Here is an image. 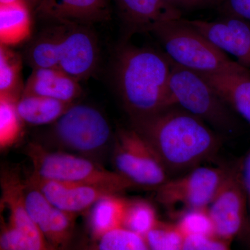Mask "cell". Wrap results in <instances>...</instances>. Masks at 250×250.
<instances>
[{
	"mask_svg": "<svg viewBox=\"0 0 250 250\" xmlns=\"http://www.w3.org/2000/svg\"><path fill=\"white\" fill-rule=\"evenodd\" d=\"M131 123L159 156L170 178L201 166L223 144L221 134L177 105L131 119Z\"/></svg>",
	"mask_w": 250,
	"mask_h": 250,
	"instance_id": "1",
	"label": "cell"
},
{
	"mask_svg": "<svg viewBox=\"0 0 250 250\" xmlns=\"http://www.w3.org/2000/svg\"><path fill=\"white\" fill-rule=\"evenodd\" d=\"M172 61L148 47L124 45L116 62L117 88L131 119L155 114L170 106Z\"/></svg>",
	"mask_w": 250,
	"mask_h": 250,
	"instance_id": "2",
	"label": "cell"
},
{
	"mask_svg": "<svg viewBox=\"0 0 250 250\" xmlns=\"http://www.w3.org/2000/svg\"><path fill=\"white\" fill-rule=\"evenodd\" d=\"M151 33L159 40L168 58L179 66L199 73L249 70L231 61L226 53L192 27L188 20L181 18L161 23Z\"/></svg>",
	"mask_w": 250,
	"mask_h": 250,
	"instance_id": "3",
	"label": "cell"
},
{
	"mask_svg": "<svg viewBox=\"0 0 250 250\" xmlns=\"http://www.w3.org/2000/svg\"><path fill=\"white\" fill-rule=\"evenodd\" d=\"M26 154L32 164L33 175L44 180L99 186L117 194L135 188L116 171L78 154L51 150L39 143H29Z\"/></svg>",
	"mask_w": 250,
	"mask_h": 250,
	"instance_id": "4",
	"label": "cell"
},
{
	"mask_svg": "<svg viewBox=\"0 0 250 250\" xmlns=\"http://www.w3.org/2000/svg\"><path fill=\"white\" fill-rule=\"evenodd\" d=\"M172 62L169 82L171 106H180L219 134L232 132L236 128V121L231 108L213 87L197 72Z\"/></svg>",
	"mask_w": 250,
	"mask_h": 250,
	"instance_id": "5",
	"label": "cell"
},
{
	"mask_svg": "<svg viewBox=\"0 0 250 250\" xmlns=\"http://www.w3.org/2000/svg\"><path fill=\"white\" fill-rule=\"evenodd\" d=\"M50 135L62 151L96 161L97 156L114 140L111 125L103 113L81 104H74L52 124Z\"/></svg>",
	"mask_w": 250,
	"mask_h": 250,
	"instance_id": "6",
	"label": "cell"
},
{
	"mask_svg": "<svg viewBox=\"0 0 250 250\" xmlns=\"http://www.w3.org/2000/svg\"><path fill=\"white\" fill-rule=\"evenodd\" d=\"M0 181V250H55L26 209L24 181L19 173L3 170Z\"/></svg>",
	"mask_w": 250,
	"mask_h": 250,
	"instance_id": "7",
	"label": "cell"
},
{
	"mask_svg": "<svg viewBox=\"0 0 250 250\" xmlns=\"http://www.w3.org/2000/svg\"><path fill=\"white\" fill-rule=\"evenodd\" d=\"M115 171L135 187L154 190L170 176L152 147L132 128L118 129L113 141Z\"/></svg>",
	"mask_w": 250,
	"mask_h": 250,
	"instance_id": "8",
	"label": "cell"
},
{
	"mask_svg": "<svg viewBox=\"0 0 250 250\" xmlns=\"http://www.w3.org/2000/svg\"><path fill=\"white\" fill-rule=\"evenodd\" d=\"M228 167L202 166L167 179L154 189L156 201L167 208L208 207L221 185Z\"/></svg>",
	"mask_w": 250,
	"mask_h": 250,
	"instance_id": "9",
	"label": "cell"
},
{
	"mask_svg": "<svg viewBox=\"0 0 250 250\" xmlns=\"http://www.w3.org/2000/svg\"><path fill=\"white\" fill-rule=\"evenodd\" d=\"M208 210L215 236L220 239L230 241L244 228L248 220V206L240 161L228 167Z\"/></svg>",
	"mask_w": 250,
	"mask_h": 250,
	"instance_id": "10",
	"label": "cell"
},
{
	"mask_svg": "<svg viewBox=\"0 0 250 250\" xmlns=\"http://www.w3.org/2000/svg\"><path fill=\"white\" fill-rule=\"evenodd\" d=\"M59 31L58 67L79 82L91 76L98 66L99 48L90 26L57 22Z\"/></svg>",
	"mask_w": 250,
	"mask_h": 250,
	"instance_id": "11",
	"label": "cell"
},
{
	"mask_svg": "<svg viewBox=\"0 0 250 250\" xmlns=\"http://www.w3.org/2000/svg\"><path fill=\"white\" fill-rule=\"evenodd\" d=\"M24 182V205L31 220L54 250H65L73 236L77 215L54 207L29 179Z\"/></svg>",
	"mask_w": 250,
	"mask_h": 250,
	"instance_id": "12",
	"label": "cell"
},
{
	"mask_svg": "<svg viewBox=\"0 0 250 250\" xmlns=\"http://www.w3.org/2000/svg\"><path fill=\"white\" fill-rule=\"evenodd\" d=\"M188 22L218 49L236 57L238 63L250 70V22L229 14L214 21L188 20Z\"/></svg>",
	"mask_w": 250,
	"mask_h": 250,
	"instance_id": "13",
	"label": "cell"
},
{
	"mask_svg": "<svg viewBox=\"0 0 250 250\" xmlns=\"http://www.w3.org/2000/svg\"><path fill=\"white\" fill-rule=\"evenodd\" d=\"M28 179L54 207L77 215L89 210L95 202L105 195H119L99 186L44 180L32 174Z\"/></svg>",
	"mask_w": 250,
	"mask_h": 250,
	"instance_id": "14",
	"label": "cell"
},
{
	"mask_svg": "<svg viewBox=\"0 0 250 250\" xmlns=\"http://www.w3.org/2000/svg\"><path fill=\"white\" fill-rule=\"evenodd\" d=\"M111 0H41L36 11L53 22L90 26L111 19Z\"/></svg>",
	"mask_w": 250,
	"mask_h": 250,
	"instance_id": "15",
	"label": "cell"
},
{
	"mask_svg": "<svg viewBox=\"0 0 250 250\" xmlns=\"http://www.w3.org/2000/svg\"><path fill=\"white\" fill-rule=\"evenodd\" d=\"M127 37L152 32L161 23L181 19L182 11L164 0H114Z\"/></svg>",
	"mask_w": 250,
	"mask_h": 250,
	"instance_id": "16",
	"label": "cell"
},
{
	"mask_svg": "<svg viewBox=\"0 0 250 250\" xmlns=\"http://www.w3.org/2000/svg\"><path fill=\"white\" fill-rule=\"evenodd\" d=\"M22 94L75 104L82 95V88L78 81L59 69L36 68L33 69Z\"/></svg>",
	"mask_w": 250,
	"mask_h": 250,
	"instance_id": "17",
	"label": "cell"
},
{
	"mask_svg": "<svg viewBox=\"0 0 250 250\" xmlns=\"http://www.w3.org/2000/svg\"><path fill=\"white\" fill-rule=\"evenodd\" d=\"M199 74L213 87L229 107L250 124V70L243 72Z\"/></svg>",
	"mask_w": 250,
	"mask_h": 250,
	"instance_id": "18",
	"label": "cell"
},
{
	"mask_svg": "<svg viewBox=\"0 0 250 250\" xmlns=\"http://www.w3.org/2000/svg\"><path fill=\"white\" fill-rule=\"evenodd\" d=\"M31 9L23 1L0 4L1 45H16L30 37L32 29Z\"/></svg>",
	"mask_w": 250,
	"mask_h": 250,
	"instance_id": "19",
	"label": "cell"
},
{
	"mask_svg": "<svg viewBox=\"0 0 250 250\" xmlns=\"http://www.w3.org/2000/svg\"><path fill=\"white\" fill-rule=\"evenodd\" d=\"M73 104L54 99L24 94L16 101L18 113L23 123L32 126L53 124Z\"/></svg>",
	"mask_w": 250,
	"mask_h": 250,
	"instance_id": "20",
	"label": "cell"
},
{
	"mask_svg": "<svg viewBox=\"0 0 250 250\" xmlns=\"http://www.w3.org/2000/svg\"><path fill=\"white\" fill-rule=\"evenodd\" d=\"M126 199L118 195H105L89 210V226L93 236L98 239L105 233L123 227Z\"/></svg>",
	"mask_w": 250,
	"mask_h": 250,
	"instance_id": "21",
	"label": "cell"
},
{
	"mask_svg": "<svg viewBox=\"0 0 250 250\" xmlns=\"http://www.w3.org/2000/svg\"><path fill=\"white\" fill-rule=\"evenodd\" d=\"M59 40L57 22H54L53 25L42 31L34 39L27 52L28 62L33 69L58 67Z\"/></svg>",
	"mask_w": 250,
	"mask_h": 250,
	"instance_id": "22",
	"label": "cell"
},
{
	"mask_svg": "<svg viewBox=\"0 0 250 250\" xmlns=\"http://www.w3.org/2000/svg\"><path fill=\"white\" fill-rule=\"evenodd\" d=\"M158 221L155 208L150 202L139 198L126 200L123 228L145 237Z\"/></svg>",
	"mask_w": 250,
	"mask_h": 250,
	"instance_id": "23",
	"label": "cell"
},
{
	"mask_svg": "<svg viewBox=\"0 0 250 250\" xmlns=\"http://www.w3.org/2000/svg\"><path fill=\"white\" fill-rule=\"evenodd\" d=\"M18 99L0 95V149L6 150L19 141L23 122L16 108Z\"/></svg>",
	"mask_w": 250,
	"mask_h": 250,
	"instance_id": "24",
	"label": "cell"
},
{
	"mask_svg": "<svg viewBox=\"0 0 250 250\" xmlns=\"http://www.w3.org/2000/svg\"><path fill=\"white\" fill-rule=\"evenodd\" d=\"M22 62L8 46H0V95L18 98L21 93Z\"/></svg>",
	"mask_w": 250,
	"mask_h": 250,
	"instance_id": "25",
	"label": "cell"
},
{
	"mask_svg": "<svg viewBox=\"0 0 250 250\" xmlns=\"http://www.w3.org/2000/svg\"><path fill=\"white\" fill-rule=\"evenodd\" d=\"M98 241V250H149L144 236L123 227L105 233Z\"/></svg>",
	"mask_w": 250,
	"mask_h": 250,
	"instance_id": "26",
	"label": "cell"
},
{
	"mask_svg": "<svg viewBox=\"0 0 250 250\" xmlns=\"http://www.w3.org/2000/svg\"><path fill=\"white\" fill-rule=\"evenodd\" d=\"M145 238L149 250H183L185 237L176 223L159 220Z\"/></svg>",
	"mask_w": 250,
	"mask_h": 250,
	"instance_id": "27",
	"label": "cell"
},
{
	"mask_svg": "<svg viewBox=\"0 0 250 250\" xmlns=\"http://www.w3.org/2000/svg\"><path fill=\"white\" fill-rule=\"evenodd\" d=\"M176 225L184 237L192 235L215 236L208 207L184 209Z\"/></svg>",
	"mask_w": 250,
	"mask_h": 250,
	"instance_id": "28",
	"label": "cell"
},
{
	"mask_svg": "<svg viewBox=\"0 0 250 250\" xmlns=\"http://www.w3.org/2000/svg\"><path fill=\"white\" fill-rule=\"evenodd\" d=\"M183 250H229L227 242L216 236L192 235L184 238Z\"/></svg>",
	"mask_w": 250,
	"mask_h": 250,
	"instance_id": "29",
	"label": "cell"
},
{
	"mask_svg": "<svg viewBox=\"0 0 250 250\" xmlns=\"http://www.w3.org/2000/svg\"><path fill=\"white\" fill-rule=\"evenodd\" d=\"M176 9L182 11L205 9L212 6H221L225 0H164Z\"/></svg>",
	"mask_w": 250,
	"mask_h": 250,
	"instance_id": "30",
	"label": "cell"
},
{
	"mask_svg": "<svg viewBox=\"0 0 250 250\" xmlns=\"http://www.w3.org/2000/svg\"><path fill=\"white\" fill-rule=\"evenodd\" d=\"M220 6L224 14L232 15L250 22V0H225Z\"/></svg>",
	"mask_w": 250,
	"mask_h": 250,
	"instance_id": "31",
	"label": "cell"
},
{
	"mask_svg": "<svg viewBox=\"0 0 250 250\" xmlns=\"http://www.w3.org/2000/svg\"><path fill=\"white\" fill-rule=\"evenodd\" d=\"M241 162V170L243 185L246 190L248 206V220L250 223V149Z\"/></svg>",
	"mask_w": 250,
	"mask_h": 250,
	"instance_id": "32",
	"label": "cell"
},
{
	"mask_svg": "<svg viewBox=\"0 0 250 250\" xmlns=\"http://www.w3.org/2000/svg\"><path fill=\"white\" fill-rule=\"evenodd\" d=\"M13 1H23L29 5L31 8L36 9V7L40 4L41 0H0V4L1 3L13 2Z\"/></svg>",
	"mask_w": 250,
	"mask_h": 250,
	"instance_id": "33",
	"label": "cell"
}]
</instances>
